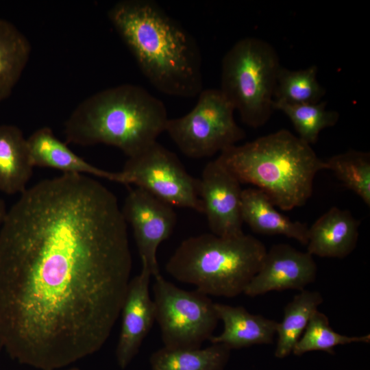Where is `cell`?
<instances>
[{
    "mask_svg": "<svg viewBox=\"0 0 370 370\" xmlns=\"http://www.w3.org/2000/svg\"><path fill=\"white\" fill-rule=\"evenodd\" d=\"M127 223L114 194L82 174L20 195L0 230V347L41 370L108 339L130 281Z\"/></svg>",
    "mask_w": 370,
    "mask_h": 370,
    "instance_id": "cell-1",
    "label": "cell"
},
{
    "mask_svg": "<svg viewBox=\"0 0 370 370\" xmlns=\"http://www.w3.org/2000/svg\"><path fill=\"white\" fill-rule=\"evenodd\" d=\"M149 82L171 96L201 92V56L194 38L152 0H122L108 12Z\"/></svg>",
    "mask_w": 370,
    "mask_h": 370,
    "instance_id": "cell-2",
    "label": "cell"
},
{
    "mask_svg": "<svg viewBox=\"0 0 370 370\" xmlns=\"http://www.w3.org/2000/svg\"><path fill=\"white\" fill-rule=\"evenodd\" d=\"M168 116L164 103L144 88L124 84L86 98L64 123L66 143L105 144L136 156L157 142Z\"/></svg>",
    "mask_w": 370,
    "mask_h": 370,
    "instance_id": "cell-3",
    "label": "cell"
},
{
    "mask_svg": "<svg viewBox=\"0 0 370 370\" xmlns=\"http://www.w3.org/2000/svg\"><path fill=\"white\" fill-rule=\"evenodd\" d=\"M217 159L241 184L255 186L282 210L304 206L316 175L327 169L311 145L286 130L232 145Z\"/></svg>",
    "mask_w": 370,
    "mask_h": 370,
    "instance_id": "cell-4",
    "label": "cell"
},
{
    "mask_svg": "<svg viewBox=\"0 0 370 370\" xmlns=\"http://www.w3.org/2000/svg\"><path fill=\"white\" fill-rule=\"evenodd\" d=\"M267 249L256 237L202 234L184 240L166 264L179 282L206 295L234 297L244 292L258 271Z\"/></svg>",
    "mask_w": 370,
    "mask_h": 370,
    "instance_id": "cell-5",
    "label": "cell"
},
{
    "mask_svg": "<svg viewBox=\"0 0 370 370\" xmlns=\"http://www.w3.org/2000/svg\"><path fill=\"white\" fill-rule=\"evenodd\" d=\"M280 67L274 47L255 37L238 40L225 54L220 90L248 126L261 127L270 119Z\"/></svg>",
    "mask_w": 370,
    "mask_h": 370,
    "instance_id": "cell-6",
    "label": "cell"
},
{
    "mask_svg": "<svg viewBox=\"0 0 370 370\" xmlns=\"http://www.w3.org/2000/svg\"><path fill=\"white\" fill-rule=\"evenodd\" d=\"M234 110L220 89L202 90L195 107L182 116L169 119L165 131L188 158L210 157L245 138Z\"/></svg>",
    "mask_w": 370,
    "mask_h": 370,
    "instance_id": "cell-7",
    "label": "cell"
},
{
    "mask_svg": "<svg viewBox=\"0 0 370 370\" xmlns=\"http://www.w3.org/2000/svg\"><path fill=\"white\" fill-rule=\"evenodd\" d=\"M154 278L156 320L164 347L200 348L213 336L219 320L214 303L208 295L180 288L161 275Z\"/></svg>",
    "mask_w": 370,
    "mask_h": 370,
    "instance_id": "cell-8",
    "label": "cell"
},
{
    "mask_svg": "<svg viewBox=\"0 0 370 370\" xmlns=\"http://www.w3.org/2000/svg\"><path fill=\"white\" fill-rule=\"evenodd\" d=\"M125 184H135L171 206L203 213L199 180L184 169L177 156L156 142L128 158L121 171Z\"/></svg>",
    "mask_w": 370,
    "mask_h": 370,
    "instance_id": "cell-9",
    "label": "cell"
},
{
    "mask_svg": "<svg viewBox=\"0 0 370 370\" xmlns=\"http://www.w3.org/2000/svg\"><path fill=\"white\" fill-rule=\"evenodd\" d=\"M121 211L132 227L142 264L154 278L160 275L157 251L175 227L177 217L173 206L136 187L129 190Z\"/></svg>",
    "mask_w": 370,
    "mask_h": 370,
    "instance_id": "cell-10",
    "label": "cell"
},
{
    "mask_svg": "<svg viewBox=\"0 0 370 370\" xmlns=\"http://www.w3.org/2000/svg\"><path fill=\"white\" fill-rule=\"evenodd\" d=\"M242 191L240 182L217 158L205 166L199 179V196L212 234L223 237L244 234Z\"/></svg>",
    "mask_w": 370,
    "mask_h": 370,
    "instance_id": "cell-11",
    "label": "cell"
},
{
    "mask_svg": "<svg viewBox=\"0 0 370 370\" xmlns=\"http://www.w3.org/2000/svg\"><path fill=\"white\" fill-rule=\"evenodd\" d=\"M317 266L310 254L280 243L267 250L261 266L243 293L256 297L271 291H303L316 280Z\"/></svg>",
    "mask_w": 370,
    "mask_h": 370,
    "instance_id": "cell-12",
    "label": "cell"
},
{
    "mask_svg": "<svg viewBox=\"0 0 370 370\" xmlns=\"http://www.w3.org/2000/svg\"><path fill=\"white\" fill-rule=\"evenodd\" d=\"M151 274L142 264L138 275L131 279L123 300L121 328L116 349L119 367L124 369L138 354L141 344L156 321V308L149 294Z\"/></svg>",
    "mask_w": 370,
    "mask_h": 370,
    "instance_id": "cell-13",
    "label": "cell"
},
{
    "mask_svg": "<svg viewBox=\"0 0 370 370\" xmlns=\"http://www.w3.org/2000/svg\"><path fill=\"white\" fill-rule=\"evenodd\" d=\"M359 225L349 210L332 207L309 227L307 251L322 258H344L356 247Z\"/></svg>",
    "mask_w": 370,
    "mask_h": 370,
    "instance_id": "cell-14",
    "label": "cell"
},
{
    "mask_svg": "<svg viewBox=\"0 0 370 370\" xmlns=\"http://www.w3.org/2000/svg\"><path fill=\"white\" fill-rule=\"evenodd\" d=\"M27 143L34 166L55 169L64 173H87L125 184L121 171H108L89 164L57 138L49 127H42L34 131L27 138Z\"/></svg>",
    "mask_w": 370,
    "mask_h": 370,
    "instance_id": "cell-15",
    "label": "cell"
},
{
    "mask_svg": "<svg viewBox=\"0 0 370 370\" xmlns=\"http://www.w3.org/2000/svg\"><path fill=\"white\" fill-rule=\"evenodd\" d=\"M214 308L223 323V330L210 338L211 343H223L232 349L273 343L276 321L253 314L243 306L214 303Z\"/></svg>",
    "mask_w": 370,
    "mask_h": 370,
    "instance_id": "cell-16",
    "label": "cell"
},
{
    "mask_svg": "<svg viewBox=\"0 0 370 370\" xmlns=\"http://www.w3.org/2000/svg\"><path fill=\"white\" fill-rule=\"evenodd\" d=\"M241 214L243 223L245 222L256 233L283 235L307 245L308 225L292 221L280 213L267 195L257 188L243 190Z\"/></svg>",
    "mask_w": 370,
    "mask_h": 370,
    "instance_id": "cell-17",
    "label": "cell"
},
{
    "mask_svg": "<svg viewBox=\"0 0 370 370\" xmlns=\"http://www.w3.org/2000/svg\"><path fill=\"white\" fill-rule=\"evenodd\" d=\"M34 167L21 129L0 125V191L21 195L27 188Z\"/></svg>",
    "mask_w": 370,
    "mask_h": 370,
    "instance_id": "cell-18",
    "label": "cell"
},
{
    "mask_svg": "<svg viewBox=\"0 0 370 370\" xmlns=\"http://www.w3.org/2000/svg\"><path fill=\"white\" fill-rule=\"evenodd\" d=\"M231 349L223 343H212L201 349L162 347L149 358L151 370H225Z\"/></svg>",
    "mask_w": 370,
    "mask_h": 370,
    "instance_id": "cell-19",
    "label": "cell"
},
{
    "mask_svg": "<svg viewBox=\"0 0 370 370\" xmlns=\"http://www.w3.org/2000/svg\"><path fill=\"white\" fill-rule=\"evenodd\" d=\"M26 36L11 22L0 18V101L8 98L30 57Z\"/></svg>",
    "mask_w": 370,
    "mask_h": 370,
    "instance_id": "cell-20",
    "label": "cell"
},
{
    "mask_svg": "<svg viewBox=\"0 0 370 370\" xmlns=\"http://www.w3.org/2000/svg\"><path fill=\"white\" fill-rule=\"evenodd\" d=\"M323 301L319 292L304 289L286 305L283 319L278 323L275 357L284 358L293 352L311 317Z\"/></svg>",
    "mask_w": 370,
    "mask_h": 370,
    "instance_id": "cell-21",
    "label": "cell"
},
{
    "mask_svg": "<svg viewBox=\"0 0 370 370\" xmlns=\"http://www.w3.org/2000/svg\"><path fill=\"white\" fill-rule=\"evenodd\" d=\"M317 71L315 65L297 71L281 66L276 78L274 101L290 104L319 103L325 89L317 79Z\"/></svg>",
    "mask_w": 370,
    "mask_h": 370,
    "instance_id": "cell-22",
    "label": "cell"
},
{
    "mask_svg": "<svg viewBox=\"0 0 370 370\" xmlns=\"http://www.w3.org/2000/svg\"><path fill=\"white\" fill-rule=\"evenodd\" d=\"M326 101L317 103L290 104L273 101V108L284 112L292 122L298 137L311 145L320 132L336 125L339 113L326 110Z\"/></svg>",
    "mask_w": 370,
    "mask_h": 370,
    "instance_id": "cell-23",
    "label": "cell"
},
{
    "mask_svg": "<svg viewBox=\"0 0 370 370\" xmlns=\"http://www.w3.org/2000/svg\"><path fill=\"white\" fill-rule=\"evenodd\" d=\"M327 169L348 189L370 206V153L349 150L335 155L325 161Z\"/></svg>",
    "mask_w": 370,
    "mask_h": 370,
    "instance_id": "cell-24",
    "label": "cell"
},
{
    "mask_svg": "<svg viewBox=\"0 0 370 370\" xmlns=\"http://www.w3.org/2000/svg\"><path fill=\"white\" fill-rule=\"evenodd\" d=\"M370 334L347 336L335 332L330 325L328 317L317 310L311 317L304 332L293 347V353L301 356L312 351L334 354V348L352 343H369Z\"/></svg>",
    "mask_w": 370,
    "mask_h": 370,
    "instance_id": "cell-25",
    "label": "cell"
},
{
    "mask_svg": "<svg viewBox=\"0 0 370 370\" xmlns=\"http://www.w3.org/2000/svg\"><path fill=\"white\" fill-rule=\"evenodd\" d=\"M8 211L4 201L0 197V227L3 223Z\"/></svg>",
    "mask_w": 370,
    "mask_h": 370,
    "instance_id": "cell-26",
    "label": "cell"
},
{
    "mask_svg": "<svg viewBox=\"0 0 370 370\" xmlns=\"http://www.w3.org/2000/svg\"><path fill=\"white\" fill-rule=\"evenodd\" d=\"M66 370H80V369H76V368H72V369H66Z\"/></svg>",
    "mask_w": 370,
    "mask_h": 370,
    "instance_id": "cell-27",
    "label": "cell"
}]
</instances>
